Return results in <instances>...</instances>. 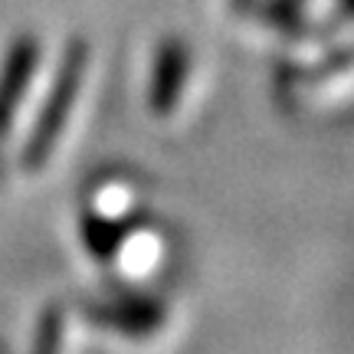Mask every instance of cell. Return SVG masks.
Wrapping results in <instances>:
<instances>
[{"mask_svg": "<svg viewBox=\"0 0 354 354\" xmlns=\"http://www.w3.org/2000/svg\"><path fill=\"white\" fill-rule=\"evenodd\" d=\"M33 66H37V43L33 39H17L10 46L7 63H3V73H0V118L10 115L17 99L24 95Z\"/></svg>", "mask_w": 354, "mask_h": 354, "instance_id": "1", "label": "cell"}, {"mask_svg": "<svg viewBox=\"0 0 354 354\" xmlns=\"http://www.w3.org/2000/svg\"><path fill=\"white\" fill-rule=\"evenodd\" d=\"M184 73H187V50L184 43H165L158 53V66H154V102L167 109L177 99V92L184 86Z\"/></svg>", "mask_w": 354, "mask_h": 354, "instance_id": "2", "label": "cell"}, {"mask_svg": "<svg viewBox=\"0 0 354 354\" xmlns=\"http://www.w3.org/2000/svg\"><path fill=\"white\" fill-rule=\"evenodd\" d=\"M250 3H253V0H233V7H236V10H246Z\"/></svg>", "mask_w": 354, "mask_h": 354, "instance_id": "3", "label": "cell"}]
</instances>
